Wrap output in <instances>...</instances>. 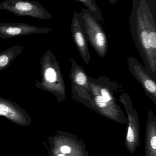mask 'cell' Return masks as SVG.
<instances>
[{"mask_svg": "<svg viewBox=\"0 0 156 156\" xmlns=\"http://www.w3.org/2000/svg\"><path fill=\"white\" fill-rule=\"evenodd\" d=\"M145 143V156H156V118L150 110L147 112Z\"/></svg>", "mask_w": 156, "mask_h": 156, "instance_id": "8fae6325", "label": "cell"}, {"mask_svg": "<svg viewBox=\"0 0 156 156\" xmlns=\"http://www.w3.org/2000/svg\"><path fill=\"white\" fill-rule=\"evenodd\" d=\"M60 151L63 154H69L70 153L71 149L67 146H64L60 148Z\"/></svg>", "mask_w": 156, "mask_h": 156, "instance_id": "5bb4252c", "label": "cell"}, {"mask_svg": "<svg viewBox=\"0 0 156 156\" xmlns=\"http://www.w3.org/2000/svg\"><path fill=\"white\" fill-rule=\"evenodd\" d=\"M26 48L23 46L15 45L0 52V72L8 68L16 58Z\"/></svg>", "mask_w": 156, "mask_h": 156, "instance_id": "7c38bea8", "label": "cell"}, {"mask_svg": "<svg viewBox=\"0 0 156 156\" xmlns=\"http://www.w3.org/2000/svg\"><path fill=\"white\" fill-rule=\"evenodd\" d=\"M117 0H109V2L111 3V4L113 5L114 3H115Z\"/></svg>", "mask_w": 156, "mask_h": 156, "instance_id": "9a60e30c", "label": "cell"}, {"mask_svg": "<svg viewBox=\"0 0 156 156\" xmlns=\"http://www.w3.org/2000/svg\"><path fill=\"white\" fill-rule=\"evenodd\" d=\"M80 15L88 42L100 56L105 58L108 52L109 44L103 27L88 9L82 8Z\"/></svg>", "mask_w": 156, "mask_h": 156, "instance_id": "3957f363", "label": "cell"}, {"mask_svg": "<svg viewBox=\"0 0 156 156\" xmlns=\"http://www.w3.org/2000/svg\"><path fill=\"white\" fill-rule=\"evenodd\" d=\"M155 1H156V0H155Z\"/></svg>", "mask_w": 156, "mask_h": 156, "instance_id": "e0dca14e", "label": "cell"}, {"mask_svg": "<svg viewBox=\"0 0 156 156\" xmlns=\"http://www.w3.org/2000/svg\"><path fill=\"white\" fill-rule=\"evenodd\" d=\"M119 101L122 104L127 113L128 127L126 137V147L131 153H134L140 144V124L138 113L133 106L130 95L123 90L121 92Z\"/></svg>", "mask_w": 156, "mask_h": 156, "instance_id": "8992f818", "label": "cell"}, {"mask_svg": "<svg viewBox=\"0 0 156 156\" xmlns=\"http://www.w3.org/2000/svg\"><path fill=\"white\" fill-rule=\"evenodd\" d=\"M0 116L21 125L31 123V117L24 108L16 103L2 97H0Z\"/></svg>", "mask_w": 156, "mask_h": 156, "instance_id": "30bf717a", "label": "cell"}, {"mask_svg": "<svg viewBox=\"0 0 156 156\" xmlns=\"http://www.w3.org/2000/svg\"><path fill=\"white\" fill-rule=\"evenodd\" d=\"M127 62L132 76L140 83L146 96L156 105V80L135 58L129 57Z\"/></svg>", "mask_w": 156, "mask_h": 156, "instance_id": "52a82bcc", "label": "cell"}, {"mask_svg": "<svg viewBox=\"0 0 156 156\" xmlns=\"http://www.w3.org/2000/svg\"><path fill=\"white\" fill-rule=\"evenodd\" d=\"M71 69L69 78L72 99L94 111L89 92V76L83 68L72 58H69Z\"/></svg>", "mask_w": 156, "mask_h": 156, "instance_id": "277c9868", "label": "cell"}, {"mask_svg": "<svg viewBox=\"0 0 156 156\" xmlns=\"http://www.w3.org/2000/svg\"><path fill=\"white\" fill-rule=\"evenodd\" d=\"M39 64L42 80L37 81L35 86L55 95L59 102L64 101L66 98V85L55 55L48 49L41 57Z\"/></svg>", "mask_w": 156, "mask_h": 156, "instance_id": "7a4b0ae2", "label": "cell"}, {"mask_svg": "<svg viewBox=\"0 0 156 156\" xmlns=\"http://www.w3.org/2000/svg\"><path fill=\"white\" fill-rule=\"evenodd\" d=\"M89 90L94 112L115 122L126 123V117L115 96L122 85L106 77L97 79L89 77Z\"/></svg>", "mask_w": 156, "mask_h": 156, "instance_id": "6da1fadb", "label": "cell"}, {"mask_svg": "<svg viewBox=\"0 0 156 156\" xmlns=\"http://www.w3.org/2000/svg\"><path fill=\"white\" fill-rule=\"evenodd\" d=\"M72 38L77 49L85 64L89 65L91 59L88 40L82 23L80 13L75 11L71 24Z\"/></svg>", "mask_w": 156, "mask_h": 156, "instance_id": "9c48e42d", "label": "cell"}, {"mask_svg": "<svg viewBox=\"0 0 156 156\" xmlns=\"http://www.w3.org/2000/svg\"><path fill=\"white\" fill-rule=\"evenodd\" d=\"M84 5L98 21H103V17L95 0H76Z\"/></svg>", "mask_w": 156, "mask_h": 156, "instance_id": "4fadbf2b", "label": "cell"}, {"mask_svg": "<svg viewBox=\"0 0 156 156\" xmlns=\"http://www.w3.org/2000/svg\"><path fill=\"white\" fill-rule=\"evenodd\" d=\"M58 156H64V155H63V154H59Z\"/></svg>", "mask_w": 156, "mask_h": 156, "instance_id": "2e32d148", "label": "cell"}, {"mask_svg": "<svg viewBox=\"0 0 156 156\" xmlns=\"http://www.w3.org/2000/svg\"><path fill=\"white\" fill-rule=\"evenodd\" d=\"M0 10L9 11L17 16H29L49 20L52 16L38 2L27 0H5L0 4Z\"/></svg>", "mask_w": 156, "mask_h": 156, "instance_id": "5b68a950", "label": "cell"}, {"mask_svg": "<svg viewBox=\"0 0 156 156\" xmlns=\"http://www.w3.org/2000/svg\"><path fill=\"white\" fill-rule=\"evenodd\" d=\"M47 27H38L25 23H0V38L9 39L31 34H45L52 31Z\"/></svg>", "mask_w": 156, "mask_h": 156, "instance_id": "ba28073f", "label": "cell"}]
</instances>
